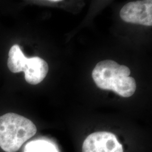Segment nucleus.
I'll use <instances>...</instances> for the list:
<instances>
[{
  "label": "nucleus",
  "mask_w": 152,
  "mask_h": 152,
  "mask_svg": "<svg viewBox=\"0 0 152 152\" xmlns=\"http://www.w3.org/2000/svg\"><path fill=\"white\" fill-rule=\"evenodd\" d=\"M130 69L113 60L99 62L92 71L95 84L104 90H111L124 98L130 97L135 92L136 81L130 77Z\"/></svg>",
  "instance_id": "f257e3e1"
},
{
  "label": "nucleus",
  "mask_w": 152,
  "mask_h": 152,
  "mask_svg": "<svg viewBox=\"0 0 152 152\" xmlns=\"http://www.w3.org/2000/svg\"><path fill=\"white\" fill-rule=\"evenodd\" d=\"M36 132L32 121L21 115L8 113L0 116V147L4 152H17Z\"/></svg>",
  "instance_id": "f03ea898"
},
{
  "label": "nucleus",
  "mask_w": 152,
  "mask_h": 152,
  "mask_svg": "<svg viewBox=\"0 0 152 152\" xmlns=\"http://www.w3.org/2000/svg\"><path fill=\"white\" fill-rule=\"evenodd\" d=\"M123 21L146 26H152V1L143 0L130 2L121 10Z\"/></svg>",
  "instance_id": "7ed1b4c3"
},
{
  "label": "nucleus",
  "mask_w": 152,
  "mask_h": 152,
  "mask_svg": "<svg viewBox=\"0 0 152 152\" xmlns=\"http://www.w3.org/2000/svg\"><path fill=\"white\" fill-rule=\"evenodd\" d=\"M82 152H124V149L114 134L100 131L87 136L82 145Z\"/></svg>",
  "instance_id": "20e7f679"
},
{
  "label": "nucleus",
  "mask_w": 152,
  "mask_h": 152,
  "mask_svg": "<svg viewBox=\"0 0 152 152\" xmlns=\"http://www.w3.org/2000/svg\"><path fill=\"white\" fill-rule=\"evenodd\" d=\"M25 80L28 83L35 85L42 81L49 72L48 63L42 58L36 56L28 59L23 71Z\"/></svg>",
  "instance_id": "39448f33"
},
{
  "label": "nucleus",
  "mask_w": 152,
  "mask_h": 152,
  "mask_svg": "<svg viewBox=\"0 0 152 152\" xmlns=\"http://www.w3.org/2000/svg\"><path fill=\"white\" fill-rule=\"evenodd\" d=\"M27 58L23 53L19 46H12L9 52L7 66L12 73H16L23 72L27 62Z\"/></svg>",
  "instance_id": "423d86ee"
},
{
  "label": "nucleus",
  "mask_w": 152,
  "mask_h": 152,
  "mask_svg": "<svg viewBox=\"0 0 152 152\" xmlns=\"http://www.w3.org/2000/svg\"><path fill=\"white\" fill-rule=\"evenodd\" d=\"M24 152H59L54 144L44 140H36L28 142Z\"/></svg>",
  "instance_id": "0eeeda50"
}]
</instances>
